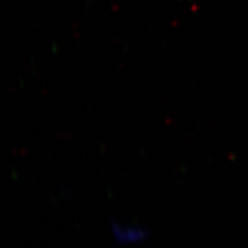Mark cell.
I'll return each instance as SVG.
<instances>
[{
    "label": "cell",
    "instance_id": "6da1fadb",
    "mask_svg": "<svg viewBox=\"0 0 248 248\" xmlns=\"http://www.w3.org/2000/svg\"><path fill=\"white\" fill-rule=\"evenodd\" d=\"M111 237L121 246H136L146 241L150 233L146 228L132 223H113Z\"/></svg>",
    "mask_w": 248,
    "mask_h": 248
}]
</instances>
